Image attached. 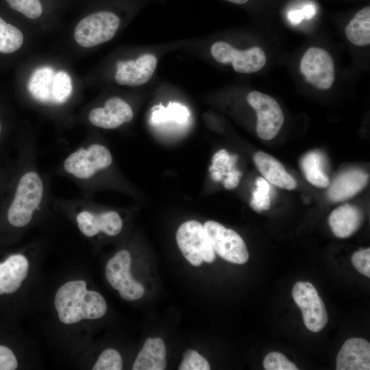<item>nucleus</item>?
Listing matches in <instances>:
<instances>
[{
    "label": "nucleus",
    "mask_w": 370,
    "mask_h": 370,
    "mask_svg": "<svg viewBox=\"0 0 370 370\" xmlns=\"http://www.w3.org/2000/svg\"><path fill=\"white\" fill-rule=\"evenodd\" d=\"M54 306L60 321L64 324L77 323L83 319H97L107 311L103 297L86 288L82 280L69 281L57 291Z\"/></svg>",
    "instance_id": "obj_1"
},
{
    "label": "nucleus",
    "mask_w": 370,
    "mask_h": 370,
    "mask_svg": "<svg viewBox=\"0 0 370 370\" xmlns=\"http://www.w3.org/2000/svg\"><path fill=\"white\" fill-rule=\"evenodd\" d=\"M43 191L42 180L36 172L25 173L19 180L8 212L10 223L18 227L27 225L41 203Z\"/></svg>",
    "instance_id": "obj_2"
},
{
    "label": "nucleus",
    "mask_w": 370,
    "mask_h": 370,
    "mask_svg": "<svg viewBox=\"0 0 370 370\" xmlns=\"http://www.w3.org/2000/svg\"><path fill=\"white\" fill-rule=\"evenodd\" d=\"M119 16L101 10L83 18L76 25L74 38L82 47H92L111 40L120 25Z\"/></svg>",
    "instance_id": "obj_3"
},
{
    "label": "nucleus",
    "mask_w": 370,
    "mask_h": 370,
    "mask_svg": "<svg viewBox=\"0 0 370 370\" xmlns=\"http://www.w3.org/2000/svg\"><path fill=\"white\" fill-rule=\"evenodd\" d=\"M176 241L183 256L193 266H200L203 262L211 263L215 260L204 227L197 221L183 223L177 231Z\"/></svg>",
    "instance_id": "obj_4"
},
{
    "label": "nucleus",
    "mask_w": 370,
    "mask_h": 370,
    "mask_svg": "<svg viewBox=\"0 0 370 370\" xmlns=\"http://www.w3.org/2000/svg\"><path fill=\"white\" fill-rule=\"evenodd\" d=\"M204 227L214 253L235 264H244L248 260L246 245L238 233L214 221H206Z\"/></svg>",
    "instance_id": "obj_5"
},
{
    "label": "nucleus",
    "mask_w": 370,
    "mask_h": 370,
    "mask_svg": "<svg viewBox=\"0 0 370 370\" xmlns=\"http://www.w3.org/2000/svg\"><path fill=\"white\" fill-rule=\"evenodd\" d=\"M132 259L126 250L118 251L106 264V277L110 284L127 301H134L143 297L145 289L136 281L130 273Z\"/></svg>",
    "instance_id": "obj_6"
},
{
    "label": "nucleus",
    "mask_w": 370,
    "mask_h": 370,
    "mask_svg": "<svg viewBox=\"0 0 370 370\" xmlns=\"http://www.w3.org/2000/svg\"><path fill=\"white\" fill-rule=\"evenodd\" d=\"M247 101L257 115L258 136L266 140L275 138L284 121V114L278 103L271 96L256 90L247 95Z\"/></svg>",
    "instance_id": "obj_7"
},
{
    "label": "nucleus",
    "mask_w": 370,
    "mask_h": 370,
    "mask_svg": "<svg viewBox=\"0 0 370 370\" xmlns=\"http://www.w3.org/2000/svg\"><path fill=\"white\" fill-rule=\"evenodd\" d=\"M292 295L301 310L307 329L313 332L322 330L328 323V316L314 286L310 282H297L293 288Z\"/></svg>",
    "instance_id": "obj_8"
},
{
    "label": "nucleus",
    "mask_w": 370,
    "mask_h": 370,
    "mask_svg": "<svg viewBox=\"0 0 370 370\" xmlns=\"http://www.w3.org/2000/svg\"><path fill=\"white\" fill-rule=\"evenodd\" d=\"M112 161V155L106 147L93 144L70 154L64 160V168L78 179H88L98 171L108 167Z\"/></svg>",
    "instance_id": "obj_9"
},
{
    "label": "nucleus",
    "mask_w": 370,
    "mask_h": 370,
    "mask_svg": "<svg viewBox=\"0 0 370 370\" xmlns=\"http://www.w3.org/2000/svg\"><path fill=\"white\" fill-rule=\"evenodd\" d=\"M214 58L222 64L231 63L234 71L241 73H251L261 70L266 64L264 51L258 47L238 50L223 41L214 42L210 49Z\"/></svg>",
    "instance_id": "obj_10"
},
{
    "label": "nucleus",
    "mask_w": 370,
    "mask_h": 370,
    "mask_svg": "<svg viewBox=\"0 0 370 370\" xmlns=\"http://www.w3.org/2000/svg\"><path fill=\"white\" fill-rule=\"evenodd\" d=\"M300 70L306 80L319 89H329L334 83V60L322 48L310 47L301 58Z\"/></svg>",
    "instance_id": "obj_11"
},
{
    "label": "nucleus",
    "mask_w": 370,
    "mask_h": 370,
    "mask_svg": "<svg viewBox=\"0 0 370 370\" xmlns=\"http://www.w3.org/2000/svg\"><path fill=\"white\" fill-rule=\"evenodd\" d=\"M157 65V58L145 53L136 60L117 63L115 80L120 85L136 86L147 83L152 77Z\"/></svg>",
    "instance_id": "obj_12"
},
{
    "label": "nucleus",
    "mask_w": 370,
    "mask_h": 370,
    "mask_svg": "<svg viewBox=\"0 0 370 370\" xmlns=\"http://www.w3.org/2000/svg\"><path fill=\"white\" fill-rule=\"evenodd\" d=\"M134 116L130 106L119 97H112L103 108L92 109L88 115L90 122L104 129H114L132 121Z\"/></svg>",
    "instance_id": "obj_13"
},
{
    "label": "nucleus",
    "mask_w": 370,
    "mask_h": 370,
    "mask_svg": "<svg viewBox=\"0 0 370 370\" xmlns=\"http://www.w3.org/2000/svg\"><path fill=\"white\" fill-rule=\"evenodd\" d=\"M336 369L369 370V343L361 338L347 339L337 354Z\"/></svg>",
    "instance_id": "obj_14"
},
{
    "label": "nucleus",
    "mask_w": 370,
    "mask_h": 370,
    "mask_svg": "<svg viewBox=\"0 0 370 370\" xmlns=\"http://www.w3.org/2000/svg\"><path fill=\"white\" fill-rule=\"evenodd\" d=\"M76 220L79 230L88 237L94 236L99 232L109 236H116L120 233L123 227L121 218L114 211L99 214L82 211L77 214Z\"/></svg>",
    "instance_id": "obj_15"
},
{
    "label": "nucleus",
    "mask_w": 370,
    "mask_h": 370,
    "mask_svg": "<svg viewBox=\"0 0 370 370\" xmlns=\"http://www.w3.org/2000/svg\"><path fill=\"white\" fill-rule=\"evenodd\" d=\"M29 263L25 256L14 254L0 263V295L16 291L27 275Z\"/></svg>",
    "instance_id": "obj_16"
},
{
    "label": "nucleus",
    "mask_w": 370,
    "mask_h": 370,
    "mask_svg": "<svg viewBox=\"0 0 370 370\" xmlns=\"http://www.w3.org/2000/svg\"><path fill=\"white\" fill-rule=\"evenodd\" d=\"M254 163L263 177L271 184L281 188L293 190L297 182L283 165L271 155L258 151L254 156Z\"/></svg>",
    "instance_id": "obj_17"
},
{
    "label": "nucleus",
    "mask_w": 370,
    "mask_h": 370,
    "mask_svg": "<svg viewBox=\"0 0 370 370\" xmlns=\"http://www.w3.org/2000/svg\"><path fill=\"white\" fill-rule=\"evenodd\" d=\"M369 175L360 170H349L339 175L329 188L328 196L333 201H341L355 195L367 184Z\"/></svg>",
    "instance_id": "obj_18"
},
{
    "label": "nucleus",
    "mask_w": 370,
    "mask_h": 370,
    "mask_svg": "<svg viewBox=\"0 0 370 370\" xmlns=\"http://www.w3.org/2000/svg\"><path fill=\"white\" fill-rule=\"evenodd\" d=\"M328 221L333 234L338 238H345L352 235L360 226L362 214L357 207L346 204L334 209Z\"/></svg>",
    "instance_id": "obj_19"
},
{
    "label": "nucleus",
    "mask_w": 370,
    "mask_h": 370,
    "mask_svg": "<svg viewBox=\"0 0 370 370\" xmlns=\"http://www.w3.org/2000/svg\"><path fill=\"white\" fill-rule=\"evenodd\" d=\"M166 347L160 338H147L133 364V370H164Z\"/></svg>",
    "instance_id": "obj_20"
},
{
    "label": "nucleus",
    "mask_w": 370,
    "mask_h": 370,
    "mask_svg": "<svg viewBox=\"0 0 370 370\" xmlns=\"http://www.w3.org/2000/svg\"><path fill=\"white\" fill-rule=\"evenodd\" d=\"M325 158L319 151H312L301 159V168L306 180L313 186L324 188L329 185V179L324 171Z\"/></svg>",
    "instance_id": "obj_21"
},
{
    "label": "nucleus",
    "mask_w": 370,
    "mask_h": 370,
    "mask_svg": "<svg viewBox=\"0 0 370 370\" xmlns=\"http://www.w3.org/2000/svg\"><path fill=\"white\" fill-rule=\"evenodd\" d=\"M55 72L51 67L36 69L30 77L28 90L32 97L46 103H53L52 83Z\"/></svg>",
    "instance_id": "obj_22"
},
{
    "label": "nucleus",
    "mask_w": 370,
    "mask_h": 370,
    "mask_svg": "<svg viewBox=\"0 0 370 370\" xmlns=\"http://www.w3.org/2000/svg\"><path fill=\"white\" fill-rule=\"evenodd\" d=\"M347 38L357 46H366L370 43V7L359 10L345 27Z\"/></svg>",
    "instance_id": "obj_23"
},
{
    "label": "nucleus",
    "mask_w": 370,
    "mask_h": 370,
    "mask_svg": "<svg viewBox=\"0 0 370 370\" xmlns=\"http://www.w3.org/2000/svg\"><path fill=\"white\" fill-rule=\"evenodd\" d=\"M189 116L188 109L183 105L170 102L167 107L162 104L156 106L152 112V120L156 123H162L167 121H175L177 123H185Z\"/></svg>",
    "instance_id": "obj_24"
},
{
    "label": "nucleus",
    "mask_w": 370,
    "mask_h": 370,
    "mask_svg": "<svg viewBox=\"0 0 370 370\" xmlns=\"http://www.w3.org/2000/svg\"><path fill=\"white\" fill-rule=\"evenodd\" d=\"M23 35L16 27L7 23L0 16V52L10 53L21 47Z\"/></svg>",
    "instance_id": "obj_25"
},
{
    "label": "nucleus",
    "mask_w": 370,
    "mask_h": 370,
    "mask_svg": "<svg viewBox=\"0 0 370 370\" xmlns=\"http://www.w3.org/2000/svg\"><path fill=\"white\" fill-rule=\"evenodd\" d=\"M73 91L72 80L63 71L55 73L52 83L53 104L65 103Z\"/></svg>",
    "instance_id": "obj_26"
},
{
    "label": "nucleus",
    "mask_w": 370,
    "mask_h": 370,
    "mask_svg": "<svg viewBox=\"0 0 370 370\" xmlns=\"http://www.w3.org/2000/svg\"><path fill=\"white\" fill-rule=\"evenodd\" d=\"M256 185V188L252 193L250 205L256 212L267 210L269 209L271 204L269 184L264 177H258Z\"/></svg>",
    "instance_id": "obj_27"
},
{
    "label": "nucleus",
    "mask_w": 370,
    "mask_h": 370,
    "mask_svg": "<svg viewBox=\"0 0 370 370\" xmlns=\"http://www.w3.org/2000/svg\"><path fill=\"white\" fill-rule=\"evenodd\" d=\"M5 1L10 8L30 19L39 18L43 12L41 0H5Z\"/></svg>",
    "instance_id": "obj_28"
},
{
    "label": "nucleus",
    "mask_w": 370,
    "mask_h": 370,
    "mask_svg": "<svg viewBox=\"0 0 370 370\" xmlns=\"http://www.w3.org/2000/svg\"><path fill=\"white\" fill-rule=\"evenodd\" d=\"M123 362L120 354L114 349H106L101 352L92 367V370H121Z\"/></svg>",
    "instance_id": "obj_29"
},
{
    "label": "nucleus",
    "mask_w": 370,
    "mask_h": 370,
    "mask_svg": "<svg viewBox=\"0 0 370 370\" xmlns=\"http://www.w3.org/2000/svg\"><path fill=\"white\" fill-rule=\"evenodd\" d=\"M263 367L266 370H297V366L282 353L272 352L264 358Z\"/></svg>",
    "instance_id": "obj_30"
},
{
    "label": "nucleus",
    "mask_w": 370,
    "mask_h": 370,
    "mask_svg": "<svg viewBox=\"0 0 370 370\" xmlns=\"http://www.w3.org/2000/svg\"><path fill=\"white\" fill-rule=\"evenodd\" d=\"M180 370H209L210 365L207 360L197 352L189 349L183 356L182 361L178 368Z\"/></svg>",
    "instance_id": "obj_31"
},
{
    "label": "nucleus",
    "mask_w": 370,
    "mask_h": 370,
    "mask_svg": "<svg viewBox=\"0 0 370 370\" xmlns=\"http://www.w3.org/2000/svg\"><path fill=\"white\" fill-rule=\"evenodd\" d=\"M352 262L354 267L362 275L370 278V249H360L356 251Z\"/></svg>",
    "instance_id": "obj_32"
},
{
    "label": "nucleus",
    "mask_w": 370,
    "mask_h": 370,
    "mask_svg": "<svg viewBox=\"0 0 370 370\" xmlns=\"http://www.w3.org/2000/svg\"><path fill=\"white\" fill-rule=\"evenodd\" d=\"M18 367L17 359L8 347L0 345V370H14Z\"/></svg>",
    "instance_id": "obj_33"
},
{
    "label": "nucleus",
    "mask_w": 370,
    "mask_h": 370,
    "mask_svg": "<svg viewBox=\"0 0 370 370\" xmlns=\"http://www.w3.org/2000/svg\"><path fill=\"white\" fill-rule=\"evenodd\" d=\"M241 175V173L236 169V168L227 172L225 175L226 177L223 180V184L225 188L232 189L236 187L238 184Z\"/></svg>",
    "instance_id": "obj_34"
},
{
    "label": "nucleus",
    "mask_w": 370,
    "mask_h": 370,
    "mask_svg": "<svg viewBox=\"0 0 370 370\" xmlns=\"http://www.w3.org/2000/svg\"><path fill=\"white\" fill-rule=\"evenodd\" d=\"M287 17L293 25L299 24L304 19L301 10L290 11Z\"/></svg>",
    "instance_id": "obj_35"
},
{
    "label": "nucleus",
    "mask_w": 370,
    "mask_h": 370,
    "mask_svg": "<svg viewBox=\"0 0 370 370\" xmlns=\"http://www.w3.org/2000/svg\"><path fill=\"white\" fill-rule=\"evenodd\" d=\"M301 12L304 19L310 20L314 17L317 13V7L312 3L306 4L301 9Z\"/></svg>",
    "instance_id": "obj_36"
},
{
    "label": "nucleus",
    "mask_w": 370,
    "mask_h": 370,
    "mask_svg": "<svg viewBox=\"0 0 370 370\" xmlns=\"http://www.w3.org/2000/svg\"><path fill=\"white\" fill-rule=\"evenodd\" d=\"M212 177L215 181H221L223 179V175L221 173V172L218 170L212 171Z\"/></svg>",
    "instance_id": "obj_37"
},
{
    "label": "nucleus",
    "mask_w": 370,
    "mask_h": 370,
    "mask_svg": "<svg viewBox=\"0 0 370 370\" xmlns=\"http://www.w3.org/2000/svg\"><path fill=\"white\" fill-rule=\"evenodd\" d=\"M226 1L235 3V4L241 5V4H244L247 3L249 0H226Z\"/></svg>",
    "instance_id": "obj_38"
},
{
    "label": "nucleus",
    "mask_w": 370,
    "mask_h": 370,
    "mask_svg": "<svg viewBox=\"0 0 370 370\" xmlns=\"http://www.w3.org/2000/svg\"><path fill=\"white\" fill-rule=\"evenodd\" d=\"M156 106H154V107L153 108V109H152V112H153V110H154V109H155V108H156ZM151 115H152V114H151ZM151 122H152V123H153V124H156V123H154V122L153 121V120H152V117L151 118Z\"/></svg>",
    "instance_id": "obj_39"
}]
</instances>
